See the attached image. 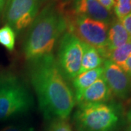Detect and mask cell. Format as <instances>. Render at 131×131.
I'll return each instance as SVG.
<instances>
[{
    "instance_id": "44dd1931",
    "label": "cell",
    "mask_w": 131,
    "mask_h": 131,
    "mask_svg": "<svg viewBox=\"0 0 131 131\" xmlns=\"http://www.w3.org/2000/svg\"><path fill=\"white\" fill-rule=\"evenodd\" d=\"M97 1L104 8H106L108 11H111L112 9L115 2V0H97Z\"/></svg>"
},
{
    "instance_id": "3957f363",
    "label": "cell",
    "mask_w": 131,
    "mask_h": 131,
    "mask_svg": "<svg viewBox=\"0 0 131 131\" xmlns=\"http://www.w3.org/2000/svg\"><path fill=\"white\" fill-rule=\"evenodd\" d=\"M34 106L27 85L10 71H0V121L24 114Z\"/></svg>"
},
{
    "instance_id": "2e32d148",
    "label": "cell",
    "mask_w": 131,
    "mask_h": 131,
    "mask_svg": "<svg viewBox=\"0 0 131 131\" xmlns=\"http://www.w3.org/2000/svg\"><path fill=\"white\" fill-rule=\"evenodd\" d=\"M114 11L119 20L131 13V0H115Z\"/></svg>"
},
{
    "instance_id": "e0dca14e",
    "label": "cell",
    "mask_w": 131,
    "mask_h": 131,
    "mask_svg": "<svg viewBox=\"0 0 131 131\" xmlns=\"http://www.w3.org/2000/svg\"><path fill=\"white\" fill-rule=\"evenodd\" d=\"M47 131H72V129L67 119H55L50 120Z\"/></svg>"
},
{
    "instance_id": "7a4b0ae2",
    "label": "cell",
    "mask_w": 131,
    "mask_h": 131,
    "mask_svg": "<svg viewBox=\"0 0 131 131\" xmlns=\"http://www.w3.org/2000/svg\"><path fill=\"white\" fill-rule=\"evenodd\" d=\"M67 31V17L54 2L45 6L28 28L22 53L28 61L52 54V50Z\"/></svg>"
},
{
    "instance_id": "30bf717a",
    "label": "cell",
    "mask_w": 131,
    "mask_h": 131,
    "mask_svg": "<svg viewBox=\"0 0 131 131\" xmlns=\"http://www.w3.org/2000/svg\"><path fill=\"white\" fill-rule=\"evenodd\" d=\"M111 96L112 91L102 75L84 90L78 104L105 103L110 99Z\"/></svg>"
},
{
    "instance_id": "ffe728a7",
    "label": "cell",
    "mask_w": 131,
    "mask_h": 131,
    "mask_svg": "<svg viewBox=\"0 0 131 131\" xmlns=\"http://www.w3.org/2000/svg\"><path fill=\"white\" fill-rule=\"evenodd\" d=\"M122 69L125 71V73L131 79V54L130 55V56L127 58L125 63L122 65Z\"/></svg>"
},
{
    "instance_id": "603a6c76",
    "label": "cell",
    "mask_w": 131,
    "mask_h": 131,
    "mask_svg": "<svg viewBox=\"0 0 131 131\" xmlns=\"http://www.w3.org/2000/svg\"><path fill=\"white\" fill-rule=\"evenodd\" d=\"M127 121H128L129 126H130V130L131 131V111H130L127 114Z\"/></svg>"
},
{
    "instance_id": "ac0fdd59",
    "label": "cell",
    "mask_w": 131,
    "mask_h": 131,
    "mask_svg": "<svg viewBox=\"0 0 131 131\" xmlns=\"http://www.w3.org/2000/svg\"><path fill=\"white\" fill-rule=\"evenodd\" d=\"M0 131H34V128L28 125H13L5 127Z\"/></svg>"
},
{
    "instance_id": "9c48e42d",
    "label": "cell",
    "mask_w": 131,
    "mask_h": 131,
    "mask_svg": "<svg viewBox=\"0 0 131 131\" xmlns=\"http://www.w3.org/2000/svg\"><path fill=\"white\" fill-rule=\"evenodd\" d=\"M74 15L103 21L109 24L112 20L110 11L104 8L97 0H74Z\"/></svg>"
},
{
    "instance_id": "d6986e66",
    "label": "cell",
    "mask_w": 131,
    "mask_h": 131,
    "mask_svg": "<svg viewBox=\"0 0 131 131\" xmlns=\"http://www.w3.org/2000/svg\"><path fill=\"white\" fill-rule=\"evenodd\" d=\"M120 21L131 37V13L127 15L126 17L122 19Z\"/></svg>"
},
{
    "instance_id": "ba28073f",
    "label": "cell",
    "mask_w": 131,
    "mask_h": 131,
    "mask_svg": "<svg viewBox=\"0 0 131 131\" xmlns=\"http://www.w3.org/2000/svg\"><path fill=\"white\" fill-rule=\"evenodd\" d=\"M103 77L112 93L121 99L127 98L131 93V79L125 71L110 60L103 63Z\"/></svg>"
},
{
    "instance_id": "5b68a950",
    "label": "cell",
    "mask_w": 131,
    "mask_h": 131,
    "mask_svg": "<svg viewBox=\"0 0 131 131\" xmlns=\"http://www.w3.org/2000/svg\"><path fill=\"white\" fill-rule=\"evenodd\" d=\"M108 28L109 24L103 21L76 15L67 17V31L100 52L107 45Z\"/></svg>"
},
{
    "instance_id": "8fae6325",
    "label": "cell",
    "mask_w": 131,
    "mask_h": 131,
    "mask_svg": "<svg viewBox=\"0 0 131 131\" xmlns=\"http://www.w3.org/2000/svg\"><path fill=\"white\" fill-rule=\"evenodd\" d=\"M130 42H131L130 36L123 26L121 21L119 20H115L112 22L108 28L106 47L100 53L105 59L106 58L109 52Z\"/></svg>"
},
{
    "instance_id": "4fadbf2b",
    "label": "cell",
    "mask_w": 131,
    "mask_h": 131,
    "mask_svg": "<svg viewBox=\"0 0 131 131\" xmlns=\"http://www.w3.org/2000/svg\"><path fill=\"white\" fill-rule=\"evenodd\" d=\"M104 61V58L97 49L84 43V52L79 74L101 67Z\"/></svg>"
},
{
    "instance_id": "52a82bcc",
    "label": "cell",
    "mask_w": 131,
    "mask_h": 131,
    "mask_svg": "<svg viewBox=\"0 0 131 131\" xmlns=\"http://www.w3.org/2000/svg\"><path fill=\"white\" fill-rule=\"evenodd\" d=\"M42 0H6L2 18L16 34L28 28L39 13Z\"/></svg>"
},
{
    "instance_id": "6da1fadb",
    "label": "cell",
    "mask_w": 131,
    "mask_h": 131,
    "mask_svg": "<svg viewBox=\"0 0 131 131\" xmlns=\"http://www.w3.org/2000/svg\"><path fill=\"white\" fill-rule=\"evenodd\" d=\"M28 63V78L45 119H67L76 103L74 95L54 56L41 57Z\"/></svg>"
},
{
    "instance_id": "7c38bea8",
    "label": "cell",
    "mask_w": 131,
    "mask_h": 131,
    "mask_svg": "<svg viewBox=\"0 0 131 131\" xmlns=\"http://www.w3.org/2000/svg\"><path fill=\"white\" fill-rule=\"evenodd\" d=\"M103 66H101L95 69L82 72L75 77L72 80L75 103H78L80 102L84 90L89 88L99 77H101L103 75Z\"/></svg>"
},
{
    "instance_id": "7402d4cb",
    "label": "cell",
    "mask_w": 131,
    "mask_h": 131,
    "mask_svg": "<svg viewBox=\"0 0 131 131\" xmlns=\"http://www.w3.org/2000/svg\"><path fill=\"white\" fill-rule=\"evenodd\" d=\"M5 2L6 0H0V19L2 18V14H3V11L5 6Z\"/></svg>"
},
{
    "instance_id": "277c9868",
    "label": "cell",
    "mask_w": 131,
    "mask_h": 131,
    "mask_svg": "<svg viewBox=\"0 0 131 131\" xmlns=\"http://www.w3.org/2000/svg\"><path fill=\"white\" fill-rule=\"evenodd\" d=\"M80 131H112L118 124L117 109L106 103L81 104L74 115Z\"/></svg>"
},
{
    "instance_id": "5bb4252c",
    "label": "cell",
    "mask_w": 131,
    "mask_h": 131,
    "mask_svg": "<svg viewBox=\"0 0 131 131\" xmlns=\"http://www.w3.org/2000/svg\"><path fill=\"white\" fill-rule=\"evenodd\" d=\"M131 54V42L127 43L121 47L116 48L108 53V60H110L119 66L122 67L127 58Z\"/></svg>"
},
{
    "instance_id": "8992f818",
    "label": "cell",
    "mask_w": 131,
    "mask_h": 131,
    "mask_svg": "<svg viewBox=\"0 0 131 131\" xmlns=\"http://www.w3.org/2000/svg\"><path fill=\"white\" fill-rule=\"evenodd\" d=\"M58 42L57 64L66 80H73L80 72L84 43L67 31Z\"/></svg>"
},
{
    "instance_id": "9a60e30c",
    "label": "cell",
    "mask_w": 131,
    "mask_h": 131,
    "mask_svg": "<svg viewBox=\"0 0 131 131\" xmlns=\"http://www.w3.org/2000/svg\"><path fill=\"white\" fill-rule=\"evenodd\" d=\"M16 39V33L13 28L5 24L0 28V45L9 51L15 49Z\"/></svg>"
}]
</instances>
